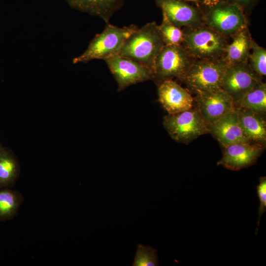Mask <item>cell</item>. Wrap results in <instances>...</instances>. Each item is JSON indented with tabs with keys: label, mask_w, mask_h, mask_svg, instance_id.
I'll return each instance as SVG.
<instances>
[{
	"label": "cell",
	"mask_w": 266,
	"mask_h": 266,
	"mask_svg": "<svg viewBox=\"0 0 266 266\" xmlns=\"http://www.w3.org/2000/svg\"><path fill=\"white\" fill-rule=\"evenodd\" d=\"M19 165L14 154L4 148L0 153V188L13 185L19 173Z\"/></svg>",
	"instance_id": "cell-19"
},
{
	"label": "cell",
	"mask_w": 266,
	"mask_h": 266,
	"mask_svg": "<svg viewBox=\"0 0 266 266\" xmlns=\"http://www.w3.org/2000/svg\"><path fill=\"white\" fill-rule=\"evenodd\" d=\"M158 257L156 249L150 246L138 244L133 266H157Z\"/></svg>",
	"instance_id": "cell-23"
},
{
	"label": "cell",
	"mask_w": 266,
	"mask_h": 266,
	"mask_svg": "<svg viewBox=\"0 0 266 266\" xmlns=\"http://www.w3.org/2000/svg\"><path fill=\"white\" fill-rule=\"evenodd\" d=\"M265 149V146L252 142H240L224 148L223 156L218 162L232 170H238L254 165Z\"/></svg>",
	"instance_id": "cell-11"
},
{
	"label": "cell",
	"mask_w": 266,
	"mask_h": 266,
	"mask_svg": "<svg viewBox=\"0 0 266 266\" xmlns=\"http://www.w3.org/2000/svg\"><path fill=\"white\" fill-rule=\"evenodd\" d=\"M168 20L181 28L195 27L203 24L200 10L182 0H155Z\"/></svg>",
	"instance_id": "cell-12"
},
{
	"label": "cell",
	"mask_w": 266,
	"mask_h": 266,
	"mask_svg": "<svg viewBox=\"0 0 266 266\" xmlns=\"http://www.w3.org/2000/svg\"><path fill=\"white\" fill-rule=\"evenodd\" d=\"M206 9L202 12L203 24L227 38L248 27L244 12L235 4L223 1Z\"/></svg>",
	"instance_id": "cell-5"
},
{
	"label": "cell",
	"mask_w": 266,
	"mask_h": 266,
	"mask_svg": "<svg viewBox=\"0 0 266 266\" xmlns=\"http://www.w3.org/2000/svg\"><path fill=\"white\" fill-rule=\"evenodd\" d=\"M165 45L159 25L152 22L134 32L119 55L143 64L154 72L155 60Z\"/></svg>",
	"instance_id": "cell-1"
},
{
	"label": "cell",
	"mask_w": 266,
	"mask_h": 266,
	"mask_svg": "<svg viewBox=\"0 0 266 266\" xmlns=\"http://www.w3.org/2000/svg\"><path fill=\"white\" fill-rule=\"evenodd\" d=\"M207 127L209 133L223 148L236 143L251 142L242 131L236 108L217 121L208 124Z\"/></svg>",
	"instance_id": "cell-14"
},
{
	"label": "cell",
	"mask_w": 266,
	"mask_h": 266,
	"mask_svg": "<svg viewBox=\"0 0 266 266\" xmlns=\"http://www.w3.org/2000/svg\"><path fill=\"white\" fill-rule=\"evenodd\" d=\"M195 60L181 45H165L155 60L153 80L181 81Z\"/></svg>",
	"instance_id": "cell-7"
},
{
	"label": "cell",
	"mask_w": 266,
	"mask_h": 266,
	"mask_svg": "<svg viewBox=\"0 0 266 266\" xmlns=\"http://www.w3.org/2000/svg\"><path fill=\"white\" fill-rule=\"evenodd\" d=\"M159 28L166 45L182 44L183 41V30L171 23L164 14Z\"/></svg>",
	"instance_id": "cell-21"
},
{
	"label": "cell",
	"mask_w": 266,
	"mask_h": 266,
	"mask_svg": "<svg viewBox=\"0 0 266 266\" xmlns=\"http://www.w3.org/2000/svg\"><path fill=\"white\" fill-rule=\"evenodd\" d=\"M248 63L252 69L261 78L266 75V50L253 41Z\"/></svg>",
	"instance_id": "cell-22"
},
{
	"label": "cell",
	"mask_w": 266,
	"mask_h": 266,
	"mask_svg": "<svg viewBox=\"0 0 266 266\" xmlns=\"http://www.w3.org/2000/svg\"><path fill=\"white\" fill-rule=\"evenodd\" d=\"M118 84L119 92L132 85L154 79V72L143 64L119 55L104 60Z\"/></svg>",
	"instance_id": "cell-8"
},
{
	"label": "cell",
	"mask_w": 266,
	"mask_h": 266,
	"mask_svg": "<svg viewBox=\"0 0 266 266\" xmlns=\"http://www.w3.org/2000/svg\"><path fill=\"white\" fill-rule=\"evenodd\" d=\"M223 1L224 0H200V2H201L205 8H208L214 6Z\"/></svg>",
	"instance_id": "cell-26"
},
{
	"label": "cell",
	"mask_w": 266,
	"mask_h": 266,
	"mask_svg": "<svg viewBox=\"0 0 266 266\" xmlns=\"http://www.w3.org/2000/svg\"><path fill=\"white\" fill-rule=\"evenodd\" d=\"M138 28L133 24L120 28L107 23L103 31L91 41L86 50L72 60V63H86L95 59L105 60L119 55L126 40Z\"/></svg>",
	"instance_id": "cell-3"
},
{
	"label": "cell",
	"mask_w": 266,
	"mask_h": 266,
	"mask_svg": "<svg viewBox=\"0 0 266 266\" xmlns=\"http://www.w3.org/2000/svg\"><path fill=\"white\" fill-rule=\"evenodd\" d=\"M242 131L252 143L266 145V121L265 114L246 108H236Z\"/></svg>",
	"instance_id": "cell-15"
},
{
	"label": "cell",
	"mask_w": 266,
	"mask_h": 266,
	"mask_svg": "<svg viewBox=\"0 0 266 266\" xmlns=\"http://www.w3.org/2000/svg\"><path fill=\"white\" fill-rule=\"evenodd\" d=\"M183 1H191L195 3H199L200 2V0H182Z\"/></svg>",
	"instance_id": "cell-27"
},
{
	"label": "cell",
	"mask_w": 266,
	"mask_h": 266,
	"mask_svg": "<svg viewBox=\"0 0 266 266\" xmlns=\"http://www.w3.org/2000/svg\"><path fill=\"white\" fill-rule=\"evenodd\" d=\"M257 192L260 201L258 208L259 219L257 222V227L256 230V235L257 233L258 227L260 223L261 216L266 210V177L262 176L259 178V183L257 187Z\"/></svg>",
	"instance_id": "cell-24"
},
{
	"label": "cell",
	"mask_w": 266,
	"mask_h": 266,
	"mask_svg": "<svg viewBox=\"0 0 266 266\" xmlns=\"http://www.w3.org/2000/svg\"><path fill=\"white\" fill-rule=\"evenodd\" d=\"M4 148L0 144V153L3 150Z\"/></svg>",
	"instance_id": "cell-28"
},
{
	"label": "cell",
	"mask_w": 266,
	"mask_h": 266,
	"mask_svg": "<svg viewBox=\"0 0 266 266\" xmlns=\"http://www.w3.org/2000/svg\"><path fill=\"white\" fill-rule=\"evenodd\" d=\"M228 66L223 58L214 60L196 59L181 81L196 94L220 89Z\"/></svg>",
	"instance_id": "cell-4"
},
{
	"label": "cell",
	"mask_w": 266,
	"mask_h": 266,
	"mask_svg": "<svg viewBox=\"0 0 266 266\" xmlns=\"http://www.w3.org/2000/svg\"><path fill=\"white\" fill-rule=\"evenodd\" d=\"M157 85L159 101L168 114L179 113L193 107L194 100L191 94L173 80H166Z\"/></svg>",
	"instance_id": "cell-13"
},
{
	"label": "cell",
	"mask_w": 266,
	"mask_h": 266,
	"mask_svg": "<svg viewBox=\"0 0 266 266\" xmlns=\"http://www.w3.org/2000/svg\"><path fill=\"white\" fill-rule=\"evenodd\" d=\"M224 1L236 5L245 12H247L253 6L256 0H224Z\"/></svg>",
	"instance_id": "cell-25"
},
{
	"label": "cell",
	"mask_w": 266,
	"mask_h": 266,
	"mask_svg": "<svg viewBox=\"0 0 266 266\" xmlns=\"http://www.w3.org/2000/svg\"><path fill=\"white\" fill-rule=\"evenodd\" d=\"M181 45L195 59L214 60L223 59L227 37L216 32L204 24L192 28H184Z\"/></svg>",
	"instance_id": "cell-2"
},
{
	"label": "cell",
	"mask_w": 266,
	"mask_h": 266,
	"mask_svg": "<svg viewBox=\"0 0 266 266\" xmlns=\"http://www.w3.org/2000/svg\"><path fill=\"white\" fill-rule=\"evenodd\" d=\"M235 108H246L262 114L266 112V84L262 81L257 83L235 104Z\"/></svg>",
	"instance_id": "cell-18"
},
{
	"label": "cell",
	"mask_w": 266,
	"mask_h": 266,
	"mask_svg": "<svg viewBox=\"0 0 266 266\" xmlns=\"http://www.w3.org/2000/svg\"><path fill=\"white\" fill-rule=\"evenodd\" d=\"M226 46L223 57L228 66L248 62L253 40L248 27H245L232 37Z\"/></svg>",
	"instance_id": "cell-16"
},
{
	"label": "cell",
	"mask_w": 266,
	"mask_h": 266,
	"mask_svg": "<svg viewBox=\"0 0 266 266\" xmlns=\"http://www.w3.org/2000/svg\"><path fill=\"white\" fill-rule=\"evenodd\" d=\"M196 107L208 124L213 123L235 108L231 97L222 89L196 93Z\"/></svg>",
	"instance_id": "cell-10"
},
{
	"label": "cell",
	"mask_w": 266,
	"mask_h": 266,
	"mask_svg": "<svg viewBox=\"0 0 266 266\" xmlns=\"http://www.w3.org/2000/svg\"><path fill=\"white\" fill-rule=\"evenodd\" d=\"M22 195L17 191L5 188L0 190V219L13 217L22 202Z\"/></svg>",
	"instance_id": "cell-20"
},
{
	"label": "cell",
	"mask_w": 266,
	"mask_h": 266,
	"mask_svg": "<svg viewBox=\"0 0 266 266\" xmlns=\"http://www.w3.org/2000/svg\"><path fill=\"white\" fill-rule=\"evenodd\" d=\"M261 81L262 78L246 62L228 66L223 78L221 88L231 97L235 105Z\"/></svg>",
	"instance_id": "cell-9"
},
{
	"label": "cell",
	"mask_w": 266,
	"mask_h": 266,
	"mask_svg": "<svg viewBox=\"0 0 266 266\" xmlns=\"http://www.w3.org/2000/svg\"><path fill=\"white\" fill-rule=\"evenodd\" d=\"M70 7L98 16L106 24L123 5L125 0H66Z\"/></svg>",
	"instance_id": "cell-17"
},
{
	"label": "cell",
	"mask_w": 266,
	"mask_h": 266,
	"mask_svg": "<svg viewBox=\"0 0 266 266\" xmlns=\"http://www.w3.org/2000/svg\"><path fill=\"white\" fill-rule=\"evenodd\" d=\"M163 124L175 141L188 144L203 134L209 133L207 124L196 108L164 116Z\"/></svg>",
	"instance_id": "cell-6"
}]
</instances>
